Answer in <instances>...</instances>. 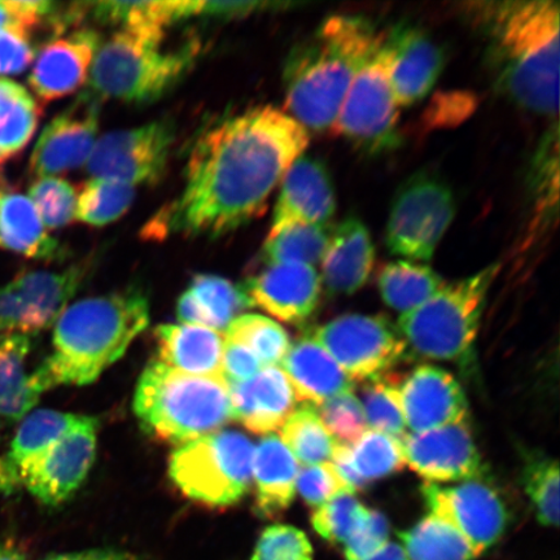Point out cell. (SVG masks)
<instances>
[{
    "mask_svg": "<svg viewBox=\"0 0 560 560\" xmlns=\"http://www.w3.org/2000/svg\"><path fill=\"white\" fill-rule=\"evenodd\" d=\"M9 27H18V30H21L9 3L0 2V32L9 30Z\"/></svg>",
    "mask_w": 560,
    "mask_h": 560,
    "instance_id": "58",
    "label": "cell"
},
{
    "mask_svg": "<svg viewBox=\"0 0 560 560\" xmlns=\"http://www.w3.org/2000/svg\"><path fill=\"white\" fill-rule=\"evenodd\" d=\"M455 199L443 179L420 173L405 182L392 205L385 243L390 254L429 261L451 228Z\"/></svg>",
    "mask_w": 560,
    "mask_h": 560,
    "instance_id": "10",
    "label": "cell"
},
{
    "mask_svg": "<svg viewBox=\"0 0 560 560\" xmlns=\"http://www.w3.org/2000/svg\"><path fill=\"white\" fill-rule=\"evenodd\" d=\"M40 108L26 89L0 79V164L23 151L39 122Z\"/></svg>",
    "mask_w": 560,
    "mask_h": 560,
    "instance_id": "33",
    "label": "cell"
},
{
    "mask_svg": "<svg viewBox=\"0 0 560 560\" xmlns=\"http://www.w3.org/2000/svg\"><path fill=\"white\" fill-rule=\"evenodd\" d=\"M383 34L360 16L336 15L324 21L287 61L289 115L307 131L331 129L350 85Z\"/></svg>",
    "mask_w": 560,
    "mask_h": 560,
    "instance_id": "3",
    "label": "cell"
},
{
    "mask_svg": "<svg viewBox=\"0 0 560 560\" xmlns=\"http://www.w3.org/2000/svg\"><path fill=\"white\" fill-rule=\"evenodd\" d=\"M280 363L295 392L296 401L320 406L353 389V382L346 371L310 335L292 345Z\"/></svg>",
    "mask_w": 560,
    "mask_h": 560,
    "instance_id": "24",
    "label": "cell"
},
{
    "mask_svg": "<svg viewBox=\"0 0 560 560\" xmlns=\"http://www.w3.org/2000/svg\"><path fill=\"white\" fill-rule=\"evenodd\" d=\"M225 339L248 348L262 368L277 366L291 347L284 328L258 314H243L231 322Z\"/></svg>",
    "mask_w": 560,
    "mask_h": 560,
    "instance_id": "39",
    "label": "cell"
},
{
    "mask_svg": "<svg viewBox=\"0 0 560 560\" xmlns=\"http://www.w3.org/2000/svg\"><path fill=\"white\" fill-rule=\"evenodd\" d=\"M252 560H313V546L303 530L275 524L258 538Z\"/></svg>",
    "mask_w": 560,
    "mask_h": 560,
    "instance_id": "46",
    "label": "cell"
},
{
    "mask_svg": "<svg viewBox=\"0 0 560 560\" xmlns=\"http://www.w3.org/2000/svg\"><path fill=\"white\" fill-rule=\"evenodd\" d=\"M375 261V247L365 223L348 217L331 230L322 279L331 295H353L366 284Z\"/></svg>",
    "mask_w": 560,
    "mask_h": 560,
    "instance_id": "23",
    "label": "cell"
},
{
    "mask_svg": "<svg viewBox=\"0 0 560 560\" xmlns=\"http://www.w3.org/2000/svg\"><path fill=\"white\" fill-rule=\"evenodd\" d=\"M34 56L30 33L18 27L0 32V74L23 73Z\"/></svg>",
    "mask_w": 560,
    "mask_h": 560,
    "instance_id": "49",
    "label": "cell"
},
{
    "mask_svg": "<svg viewBox=\"0 0 560 560\" xmlns=\"http://www.w3.org/2000/svg\"><path fill=\"white\" fill-rule=\"evenodd\" d=\"M363 411L373 431L401 440L406 423L397 392V376L384 374L369 381L363 389Z\"/></svg>",
    "mask_w": 560,
    "mask_h": 560,
    "instance_id": "41",
    "label": "cell"
},
{
    "mask_svg": "<svg viewBox=\"0 0 560 560\" xmlns=\"http://www.w3.org/2000/svg\"><path fill=\"white\" fill-rule=\"evenodd\" d=\"M31 348L27 335H0V429L30 415L46 392L35 371H27Z\"/></svg>",
    "mask_w": 560,
    "mask_h": 560,
    "instance_id": "28",
    "label": "cell"
},
{
    "mask_svg": "<svg viewBox=\"0 0 560 560\" xmlns=\"http://www.w3.org/2000/svg\"><path fill=\"white\" fill-rule=\"evenodd\" d=\"M331 230L328 225H293L269 235L262 248L268 265L304 264L315 266L324 258Z\"/></svg>",
    "mask_w": 560,
    "mask_h": 560,
    "instance_id": "37",
    "label": "cell"
},
{
    "mask_svg": "<svg viewBox=\"0 0 560 560\" xmlns=\"http://www.w3.org/2000/svg\"><path fill=\"white\" fill-rule=\"evenodd\" d=\"M135 187L109 179L93 178L77 194L75 219L102 228L121 219L135 201Z\"/></svg>",
    "mask_w": 560,
    "mask_h": 560,
    "instance_id": "38",
    "label": "cell"
},
{
    "mask_svg": "<svg viewBox=\"0 0 560 560\" xmlns=\"http://www.w3.org/2000/svg\"><path fill=\"white\" fill-rule=\"evenodd\" d=\"M174 140V125L166 120L108 132L96 140L88 171L93 178L132 187L155 185L164 177Z\"/></svg>",
    "mask_w": 560,
    "mask_h": 560,
    "instance_id": "12",
    "label": "cell"
},
{
    "mask_svg": "<svg viewBox=\"0 0 560 560\" xmlns=\"http://www.w3.org/2000/svg\"><path fill=\"white\" fill-rule=\"evenodd\" d=\"M296 492L313 509H317L340 493H350L331 465L304 466L298 475ZM354 494V493H353Z\"/></svg>",
    "mask_w": 560,
    "mask_h": 560,
    "instance_id": "48",
    "label": "cell"
},
{
    "mask_svg": "<svg viewBox=\"0 0 560 560\" xmlns=\"http://www.w3.org/2000/svg\"><path fill=\"white\" fill-rule=\"evenodd\" d=\"M0 248L35 260L61 256L60 244L48 235L31 199L13 192L0 195Z\"/></svg>",
    "mask_w": 560,
    "mask_h": 560,
    "instance_id": "30",
    "label": "cell"
},
{
    "mask_svg": "<svg viewBox=\"0 0 560 560\" xmlns=\"http://www.w3.org/2000/svg\"><path fill=\"white\" fill-rule=\"evenodd\" d=\"M101 103L86 91L46 126L32 153L33 174L55 177L88 164L100 131Z\"/></svg>",
    "mask_w": 560,
    "mask_h": 560,
    "instance_id": "16",
    "label": "cell"
},
{
    "mask_svg": "<svg viewBox=\"0 0 560 560\" xmlns=\"http://www.w3.org/2000/svg\"><path fill=\"white\" fill-rule=\"evenodd\" d=\"M486 480L464 481L453 487L427 481L420 488L431 514L459 530L479 555L500 541L509 524L505 501Z\"/></svg>",
    "mask_w": 560,
    "mask_h": 560,
    "instance_id": "14",
    "label": "cell"
},
{
    "mask_svg": "<svg viewBox=\"0 0 560 560\" xmlns=\"http://www.w3.org/2000/svg\"><path fill=\"white\" fill-rule=\"evenodd\" d=\"M310 140L303 125L272 105L210 126L192 147L184 190L147 223L143 237H220L247 225L264 214Z\"/></svg>",
    "mask_w": 560,
    "mask_h": 560,
    "instance_id": "1",
    "label": "cell"
},
{
    "mask_svg": "<svg viewBox=\"0 0 560 560\" xmlns=\"http://www.w3.org/2000/svg\"><path fill=\"white\" fill-rule=\"evenodd\" d=\"M88 268L70 266L61 272L46 270L21 271L10 282L19 293L30 320L31 334L45 330L55 324L79 291Z\"/></svg>",
    "mask_w": 560,
    "mask_h": 560,
    "instance_id": "26",
    "label": "cell"
},
{
    "mask_svg": "<svg viewBox=\"0 0 560 560\" xmlns=\"http://www.w3.org/2000/svg\"><path fill=\"white\" fill-rule=\"evenodd\" d=\"M101 37L93 30L60 35L40 48L35 58L31 88L44 103L75 93L89 80Z\"/></svg>",
    "mask_w": 560,
    "mask_h": 560,
    "instance_id": "21",
    "label": "cell"
},
{
    "mask_svg": "<svg viewBox=\"0 0 560 560\" xmlns=\"http://www.w3.org/2000/svg\"><path fill=\"white\" fill-rule=\"evenodd\" d=\"M485 42L497 90L534 114L559 107V4L551 0L472 2L462 10Z\"/></svg>",
    "mask_w": 560,
    "mask_h": 560,
    "instance_id": "2",
    "label": "cell"
},
{
    "mask_svg": "<svg viewBox=\"0 0 560 560\" xmlns=\"http://www.w3.org/2000/svg\"><path fill=\"white\" fill-rule=\"evenodd\" d=\"M188 290L198 300L209 328L214 331H226L231 322L255 306L242 284L212 275L196 276Z\"/></svg>",
    "mask_w": 560,
    "mask_h": 560,
    "instance_id": "36",
    "label": "cell"
},
{
    "mask_svg": "<svg viewBox=\"0 0 560 560\" xmlns=\"http://www.w3.org/2000/svg\"><path fill=\"white\" fill-rule=\"evenodd\" d=\"M389 523L381 511L366 510L345 542L347 560H365L388 544Z\"/></svg>",
    "mask_w": 560,
    "mask_h": 560,
    "instance_id": "47",
    "label": "cell"
},
{
    "mask_svg": "<svg viewBox=\"0 0 560 560\" xmlns=\"http://www.w3.org/2000/svg\"><path fill=\"white\" fill-rule=\"evenodd\" d=\"M255 445L243 433L217 431L180 445L170 475L182 493L202 505L228 508L247 494Z\"/></svg>",
    "mask_w": 560,
    "mask_h": 560,
    "instance_id": "8",
    "label": "cell"
},
{
    "mask_svg": "<svg viewBox=\"0 0 560 560\" xmlns=\"http://www.w3.org/2000/svg\"><path fill=\"white\" fill-rule=\"evenodd\" d=\"M0 560H26L19 546L12 541H0Z\"/></svg>",
    "mask_w": 560,
    "mask_h": 560,
    "instance_id": "57",
    "label": "cell"
},
{
    "mask_svg": "<svg viewBox=\"0 0 560 560\" xmlns=\"http://www.w3.org/2000/svg\"><path fill=\"white\" fill-rule=\"evenodd\" d=\"M149 324V300L137 289L81 300L56 319L54 353L35 374L46 390L93 383Z\"/></svg>",
    "mask_w": 560,
    "mask_h": 560,
    "instance_id": "4",
    "label": "cell"
},
{
    "mask_svg": "<svg viewBox=\"0 0 560 560\" xmlns=\"http://www.w3.org/2000/svg\"><path fill=\"white\" fill-rule=\"evenodd\" d=\"M525 493L536 511L538 522L545 527L559 523V465L557 459L536 458L525 466L523 474Z\"/></svg>",
    "mask_w": 560,
    "mask_h": 560,
    "instance_id": "42",
    "label": "cell"
},
{
    "mask_svg": "<svg viewBox=\"0 0 560 560\" xmlns=\"http://www.w3.org/2000/svg\"><path fill=\"white\" fill-rule=\"evenodd\" d=\"M31 201L45 228H66L75 219L77 192L66 179L40 177L30 188Z\"/></svg>",
    "mask_w": 560,
    "mask_h": 560,
    "instance_id": "43",
    "label": "cell"
},
{
    "mask_svg": "<svg viewBox=\"0 0 560 560\" xmlns=\"http://www.w3.org/2000/svg\"><path fill=\"white\" fill-rule=\"evenodd\" d=\"M318 415L336 444L352 445L368 431L365 411L352 390L322 404Z\"/></svg>",
    "mask_w": 560,
    "mask_h": 560,
    "instance_id": "45",
    "label": "cell"
},
{
    "mask_svg": "<svg viewBox=\"0 0 560 560\" xmlns=\"http://www.w3.org/2000/svg\"><path fill=\"white\" fill-rule=\"evenodd\" d=\"M443 285L444 280L430 266L412 261L389 262L377 277L384 303L404 314L424 304Z\"/></svg>",
    "mask_w": 560,
    "mask_h": 560,
    "instance_id": "32",
    "label": "cell"
},
{
    "mask_svg": "<svg viewBox=\"0 0 560 560\" xmlns=\"http://www.w3.org/2000/svg\"><path fill=\"white\" fill-rule=\"evenodd\" d=\"M81 418L82 416L47 409L31 412L20 424L7 458L19 471L21 466L38 457L56 441L72 431Z\"/></svg>",
    "mask_w": 560,
    "mask_h": 560,
    "instance_id": "35",
    "label": "cell"
},
{
    "mask_svg": "<svg viewBox=\"0 0 560 560\" xmlns=\"http://www.w3.org/2000/svg\"><path fill=\"white\" fill-rule=\"evenodd\" d=\"M350 462L363 485L388 478L405 466L401 441L385 433L368 430L349 445Z\"/></svg>",
    "mask_w": 560,
    "mask_h": 560,
    "instance_id": "40",
    "label": "cell"
},
{
    "mask_svg": "<svg viewBox=\"0 0 560 560\" xmlns=\"http://www.w3.org/2000/svg\"><path fill=\"white\" fill-rule=\"evenodd\" d=\"M44 560H142L130 551L117 549H91L55 555Z\"/></svg>",
    "mask_w": 560,
    "mask_h": 560,
    "instance_id": "53",
    "label": "cell"
},
{
    "mask_svg": "<svg viewBox=\"0 0 560 560\" xmlns=\"http://www.w3.org/2000/svg\"><path fill=\"white\" fill-rule=\"evenodd\" d=\"M390 56L385 33L357 73L331 130L366 153H381L398 143V104L390 86Z\"/></svg>",
    "mask_w": 560,
    "mask_h": 560,
    "instance_id": "9",
    "label": "cell"
},
{
    "mask_svg": "<svg viewBox=\"0 0 560 560\" xmlns=\"http://www.w3.org/2000/svg\"><path fill=\"white\" fill-rule=\"evenodd\" d=\"M271 5L265 2H202L200 16L242 18Z\"/></svg>",
    "mask_w": 560,
    "mask_h": 560,
    "instance_id": "52",
    "label": "cell"
},
{
    "mask_svg": "<svg viewBox=\"0 0 560 560\" xmlns=\"http://www.w3.org/2000/svg\"><path fill=\"white\" fill-rule=\"evenodd\" d=\"M21 486L18 468L5 457H0V495L15 493Z\"/></svg>",
    "mask_w": 560,
    "mask_h": 560,
    "instance_id": "55",
    "label": "cell"
},
{
    "mask_svg": "<svg viewBox=\"0 0 560 560\" xmlns=\"http://www.w3.org/2000/svg\"><path fill=\"white\" fill-rule=\"evenodd\" d=\"M177 317L188 326H200L209 328L208 319L202 312L198 300L195 299L190 290L182 293L177 305ZM212 330V328H210Z\"/></svg>",
    "mask_w": 560,
    "mask_h": 560,
    "instance_id": "54",
    "label": "cell"
},
{
    "mask_svg": "<svg viewBox=\"0 0 560 560\" xmlns=\"http://www.w3.org/2000/svg\"><path fill=\"white\" fill-rule=\"evenodd\" d=\"M320 277L314 266L276 264L242 284L252 303L287 324H303L317 311Z\"/></svg>",
    "mask_w": 560,
    "mask_h": 560,
    "instance_id": "20",
    "label": "cell"
},
{
    "mask_svg": "<svg viewBox=\"0 0 560 560\" xmlns=\"http://www.w3.org/2000/svg\"><path fill=\"white\" fill-rule=\"evenodd\" d=\"M161 362L196 376L223 377L225 339L219 331L188 325H163L155 331Z\"/></svg>",
    "mask_w": 560,
    "mask_h": 560,
    "instance_id": "29",
    "label": "cell"
},
{
    "mask_svg": "<svg viewBox=\"0 0 560 560\" xmlns=\"http://www.w3.org/2000/svg\"><path fill=\"white\" fill-rule=\"evenodd\" d=\"M299 462L276 433L265 435L255 447L252 479L258 516L277 517L291 506L296 495Z\"/></svg>",
    "mask_w": 560,
    "mask_h": 560,
    "instance_id": "25",
    "label": "cell"
},
{
    "mask_svg": "<svg viewBox=\"0 0 560 560\" xmlns=\"http://www.w3.org/2000/svg\"><path fill=\"white\" fill-rule=\"evenodd\" d=\"M165 37L121 30L97 48L88 93L103 100L144 104L160 100L194 65L199 48L164 50Z\"/></svg>",
    "mask_w": 560,
    "mask_h": 560,
    "instance_id": "6",
    "label": "cell"
},
{
    "mask_svg": "<svg viewBox=\"0 0 560 560\" xmlns=\"http://www.w3.org/2000/svg\"><path fill=\"white\" fill-rule=\"evenodd\" d=\"M501 265L447 283L417 310L398 319L397 330L408 352L431 360L455 361L470 354L487 295Z\"/></svg>",
    "mask_w": 560,
    "mask_h": 560,
    "instance_id": "7",
    "label": "cell"
},
{
    "mask_svg": "<svg viewBox=\"0 0 560 560\" xmlns=\"http://www.w3.org/2000/svg\"><path fill=\"white\" fill-rule=\"evenodd\" d=\"M366 510L353 493H340L314 509L313 528L326 541L345 545Z\"/></svg>",
    "mask_w": 560,
    "mask_h": 560,
    "instance_id": "44",
    "label": "cell"
},
{
    "mask_svg": "<svg viewBox=\"0 0 560 560\" xmlns=\"http://www.w3.org/2000/svg\"><path fill=\"white\" fill-rule=\"evenodd\" d=\"M280 429V440L300 464L313 466L331 460L336 441L322 423L314 405H301Z\"/></svg>",
    "mask_w": 560,
    "mask_h": 560,
    "instance_id": "34",
    "label": "cell"
},
{
    "mask_svg": "<svg viewBox=\"0 0 560 560\" xmlns=\"http://www.w3.org/2000/svg\"><path fill=\"white\" fill-rule=\"evenodd\" d=\"M385 44L390 56V86L398 107L422 101L443 73V48L425 32L406 24L385 33Z\"/></svg>",
    "mask_w": 560,
    "mask_h": 560,
    "instance_id": "19",
    "label": "cell"
},
{
    "mask_svg": "<svg viewBox=\"0 0 560 560\" xmlns=\"http://www.w3.org/2000/svg\"><path fill=\"white\" fill-rule=\"evenodd\" d=\"M406 427L412 433L441 429L467 420L464 389L444 369L419 366L405 377H397Z\"/></svg>",
    "mask_w": 560,
    "mask_h": 560,
    "instance_id": "17",
    "label": "cell"
},
{
    "mask_svg": "<svg viewBox=\"0 0 560 560\" xmlns=\"http://www.w3.org/2000/svg\"><path fill=\"white\" fill-rule=\"evenodd\" d=\"M96 418L83 417L66 436L19 468L21 486L46 508H59L81 487L94 464Z\"/></svg>",
    "mask_w": 560,
    "mask_h": 560,
    "instance_id": "13",
    "label": "cell"
},
{
    "mask_svg": "<svg viewBox=\"0 0 560 560\" xmlns=\"http://www.w3.org/2000/svg\"><path fill=\"white\" fill-rule=\"evenodd\" d=\"M405 465L429 482L486 480L488 470L465 422L420 433H406L400 440Z\"/></svg>",
    "mask_w": 560,
    "mask_h": 560,
    "instance_id": "15",
    "label": "cell"
},
{
    "mask_svg": "<svg viewBox=\"0 0 560 560\" xmlns=\"http://www.w3.org/2000/svg\"><path fill=\"white\" fill-rule=\"evenodd\" d=\"M202 2H101L77 4L68 10L70 23L91 15L103 24L120 25L121 30L165 37L167 27L178 21L200 16Z\"/></svg>",
    "mask_w": 560,
    "mask_h": 560,
    "instance_id": "27",
    "label": "cell"
},
{
    "mask_svg": "<svg viewBox=\"0 0 560 560\" xmlns=\"http://www.w3.org/2000/svg\"><path fill=\"white\" fill-rule=\"evenodd\" d=\"M311 336L353 383L387 374L408 354L397 327L384 315H341L315 328Z\"/></svg>",
    "mask_w": 560,
    "mask_h": 560,
    "instance_id": "11",
    "label": "cell"
},
{
    "mask_svg": "<svg viewBox=\"0 0 560 560\" xmlns=\"http://www.w3.org/2000/svg\"><path fill=\"white\" fill-rule=\"evenodd\" d=\"M4 194V185H3V179L2 177H0V195Z\"/></svg>",
    "mask_w": 560,
    "mask_h": 560,
    "instance_id": "59",
    "label": "cell"
},
{
    "mask_svg": "<svg viewBox=\"0 0 560 560\" xmlns=\"http://www.w3.org/2000/svg\"><path fill=\"white\" fill-rule=\"evenodd\" d=\"M229 392L233 419L258 435L280 429L295 410V392L278 366L262 368L248 381L230 383Z\"/></svg>",
    "mask_w": 560,
    "mask_h": 560,
    "instance_id": "22",
    "label": "cell"
},
{
    "mask_svg": "<svg viewBox=\"0 0 560 560\" xmlns=\"http://www.w3.org/2000/svg\"><path fill=\"white\" fill-rule=\"evenodd\" d=\"M365 560H410L402 549L401 545L395 542H388L383 548L375 552L374 556Z\"/></svg>",
    "mask_w": 560,
    "mask_h": 560,
    "instance_id": "56",
    "label": "cell"
},
{
    "mask_svg": "<svg viewBox=\"0 0 560 560\" xmlns=\"http://www.w3.org/2000/svg\"><path fill=\"white\" fill-rule=\"evenodd\" d=\"M135 411L147 433L174 444L210 435L233 420L223 377L186 374L161 361L140 376Z\"/></svg>",
    "mask_w": 560,
    "mask_h": 560,
    "instance_id": "5",
    "label": "cell"
},
{
    "mask_svg": "<svg viewBox=\"0 0 560 560\" xmlns=\"http://www.w3.org/2000/svg\"><path fill=\"white\" fill-rule=\"evenodd\" d=\"M261 369V362L248 348L225 339L222 361L223 380L229 384L242 383L250 380Z\"/></svg>",
    "mask_w": 560,
    "mask_h": 560,
    "instance_id": "50",
    "label": "cell"
},
{
    "mask_svg": "<svg viewBox=\"0 0 560 560\" xmlns=\"http://www.w3.org/2000/svg\"><path fill=\"white\" fill-rule=\"evenodd\" d=\"M13 334H31V327L23 301L9 283L0 287V335Z\"/></svg>",
    "mask_w": 560,
    "mask_h": 560,
    "instance_id": "51",
    "label": "cell"
},
{
    "mask_svg": "<svg viewBox=\"0 0 560 560\" xmlns=\"http://www.w3.org/2000/svg\"><path fill=\"white\" fill-rule=\"evenodd\" d=\"M398 537L410 560H474L480 556L459 530L433 514Z\"/></svg>",
    "mask_w": 560,
    "mask_h": 560,
    "instance_id": "31",
    "label": "cell"
},
{
    "mask_svg": "<svg viewBox=\"0 0 560 560\" xmlns=\"http://www.w3.org/2000/svg\"><path fill=\"white\" fill-rule=\"evenodd\" d=\"M336 212L330 172L317 158L300 156L282 179L269 235L293 225H328Z\"/></svg>",
    "mask_w": 560,
    "mask_h": 560,
    "instance_id": "18",
    "label": "cell"
}]
</instances>
